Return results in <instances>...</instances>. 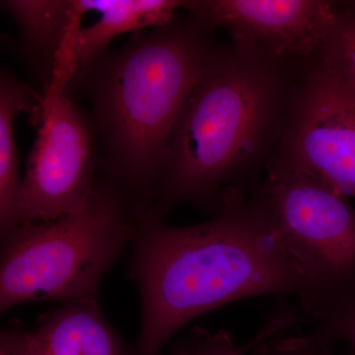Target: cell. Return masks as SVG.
<instances>
[{
  "label": "cell",
  "mask_w": 355,
  "mask_h": 355,
  "mask_svg": "<svg viewBox=\"0 0 355 355\" xmlns=\"http://www.w3.org/2000/svg\"><path fill=\"white\" fill-rule=\"evenodd\" d=\"M0 355H25L21 342V330L1 331Z\"/></svg>",
  "instance_id": "e0dca14e"
},
{
  "label": "cell",
  "mask_w": 355,
  "mask_h": 355,
  "mask_svg": "<svg viewBox=\"0 0 355 355\" xmlns=\"http://www.w3.org/2000/svg\"><path fill=\"white\" fill-rule=\"evenodd\" d=\"M137 220L130 198L106 181L80 211L2 235L1 311L32 301L98 303L102 277L135 239Z\"/></svg>",
  "instance_id": "277c9868"
},
{
  "label": "cell",
  "mask_w": 355,
  "mask_h": 355,
  "mask_svg": "<svg viewBox=\"0 0 355 355\" xmlns=\"http://www.w3.org/2000/svg\"><path fill=\"white\" fill-rule=\"evenodd\" d=\"M30 123L37 135L21 183L20 224L57 220L80 211L96 187L92 123L69 90L42 96Z\"/></svg>",
  "instance_id": "8992f818"
},
{
  "label": "cell",
  "mask_w": 355,
  "mask_h": 355,
  "mask_svg": "<svg viewBox=\"0 0 355 355\" xmlns=\"http://www.w3.org/2000/svg\"><path fill=\"white\" fill-rule=\"evenodd\" d=\"M137 218L130 273L142 322L132 355H159L191 320L242 299L294 296L316 316V287L253 198L231 196L196 225H168L150 210Z\"/></svg>",
  "instance_id": "6da1fadb"
},
{
  "label": "cell",
  "mask_w": 355,
  "mask_h": 355,
  "mask_svg": "<svg viewBox=\"0 0 355 355\" xmlns=\"http://www.w3.org/2000/svg\"><path fill=\"white\" fill-rule=\"evenodd\" d=\"M331 347L312 345L305 342L301 336L288 338L275 336L261 343L252 352L253 355H336Z\"/></svg>",
  "instance_id": "2e32d148"
},
{
  "label": "cell",
  "mask_w": 355,
  "mask_h": 355,
  "mask_svg": "<svg viewBox=\"0 0 355 355\" xmlns=\"http://www.w3.org/2000/svg\"><path fill=\"white\" fill-rule=\"evenodd\" d=\"M268 165L308 173L355 197V88L319 57L303 70Z\"/></svg>",
  "instance_id": "52a82bcc"
},
{
  "label": "cell",
  "mask_w": 355,
  "mask_h": 355,
  "mask_svg": "<svg viewBox=\"0 0 355 355\" xmlns=\"http://www.w3.org/2000/svg\"><path fill=\"white\" fill-rule=\"evenodd\" d=\"M308 64L222 46L173 128L151 211L193 203L216 214L244 193L279 148Z\"/></svg>",
  "instance_id": "7a4b0ae2"
},
{
  "label": "cell",
  "mask_w": 355,
  "mask_h": 355,
  "mask_svg": "<svg viewBox=\"0 0 355 355\" xmlns=\"http://www.w3.org/2000/svg\"><path fill=\"white\" fill-rule=\"evenodd\" d=\"M265 173L252 198L316 287L317 317L355 286V209L347 197L308 173L277 165Z\"/></svg>",
  "instance_id": "5b68a950"
},
{
  "label": "cell",
  "mask_w": 355,
  "mask_h": 355,
  "mask_svg": "<svg viewBox=\"0 0 355 355\" xmlns=\"http://www.w3.org/2000/svg\"><path fill=\"white\" fill-rule=\"evenodd\" d=\"M350 6L355 7V1H349Z\"/></svg>",
  "instance_id": "ac0fdd59"
},
{
  "label": "cell",
  "mask_w": 355,
  "mask_h": 355,
  "mask_svg": "<svg viewBox=\"0 0 355 355\" xmlns=\"http://www.w3.org/2000/svg\"><path fill=\"white\" fill-rule=\"evenodd\" d=\"M25 355H132L103 316L98 303H69L21 330Z\"/></svg>",
  "instance_id": "9c48e42d"
},
{
  "label": "cell",
  "mask_w": 355,
  "mask_h": 355,
  "mask_svg": "<svg viewBox=\"0 0 355 355\" xmlns=\"http://www.w3.org/2000/svg\"><path fill=\"white\" fill-rule=\"evenodd\" d=\"M1 6L19 26L21 46L36 64L44 92L70 26L88 13L85 0H6Z\"/></svg>",
  "instance_id": "8fae6325"
},
{
  "label": "cell",
  "mask_w": 355,
  "mask_h": 355,
  "mask_svg": "<svg viewBox=\"0 0 355 355\" xmlns=\"http://www.w3.org/2000/svg\"><path fill=\"white\" fill-rule=\"evenodd\" d=\"M34 90L8 72L0 76V228L6 234L19 220L21 183L14 125L18 114L37 111L41 104Z\"/></svg>",
  "instance_id": "7c38bea8"
},
{
  "label": "cell",
  "mask_w": 355,
  "mask_h": 355,
  "mask_svg": "<svg viewBox=\"0 0 355 355\" xmlns=\"http://www.w3.org/2000/svg\"><path fill=\"white\" fill-rule=\"evenodd\" d=\"M327 67L355 88V7L338 2V15L319 55Z\"/></svg>",
  "instance_id": "5bb4252c"
},
{
  "label": "cell",
  "mask_w": 355,
  "mask_h": 355,
  "mask_svg": "<svg viewBox=\"0 0 355 355\" xmlns=\"http://www.w3.org/2000/svg\"><path fill=\"white\" fill-rule=\"evenodd\" d=\"M189 16L232 44L272 57L309 62L318 58L338 15L326 0H187Z\"/></svg>",
  "instance_id": "ba28073f"
},
{
  "label": "cell",
  "mask_w": 355,
  "mask_h": 355,
  "mask_svg": "<svg viewBox=\"0 0 355 355\" xmlns=\"http://www.w3.org/2000/svg\"><path fill=\"white\" fill-rule=\"evenodd\" d=\"M188 16L135 35L103 53L69 89L85 88L104 146L108 179L137 210L150 207L168 144L184 103L222 44Z\"/></svg>",
  "instance_id": "3957f363"
},
{
  "label": "cell",
  "mask_w": 355,
  "mask_h": 355,
  "mask_svg": "<svg viewBox=\"0 0 355 355\" xmlns=\"http://www.w3.org/2000/svg\"><path fill=\"white\" fill-rule=\"evenodd\" d=\"M258 345L252 338L243 345H238L227 331L211 333L196 327L177 345L172 355H247Z\"/></svg>",
  "instance_id": "9a60e30c"
},
{
  "label": "cell",
  "mask_w": 355,
  "mask_h": 355,
  "mask_svg": "<svg viewBox=\"0 0 355 355\" xmlns=\"http://www.w3.org/2000/svg\"><path fill=\"white\" fill-rule=\"evenodd\" d=\"M315 320L318 326L301 336L305 342L322 347L343 343L355 355V286L328 303Z\"/></svg>",
  "instance_id": "4fadbf2b"
},
{
  "label": "cell",
  "mask_w": 355,
  "mask_h": 355,
  "mask_svg": "<svg viewBox=\"0 0 355 355\" xmlns=\"http://www.w3.org/2000/svg\"><path fill=\"white\" fill-rule=\"evenodd\" d=\"M184 0H87L89 12L99 14L96 22L81 28L76 37L77 74L106 53L112 40L144 28H160L178 19ZM76 74V76H77Z\"/></svg>",
  "instance_id": "30bf717a"
}]
</instances>
